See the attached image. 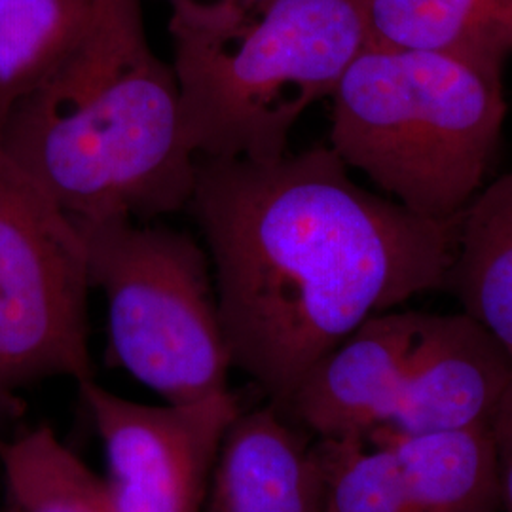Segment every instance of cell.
<instances>
[{
    "label": "cell",
    "mask_w": 512,
    "mask_h": 512,
    "mask_svg": "<svg viewBox=\"0 0 512 512\" xmlns=\"http://www.w3.org/2000/svg\"><path fill=\"white\" fill-rule=\"evenodd\" d=\"M202 230L232 366L279 408L366 319L444 289L458 219H423L349 177L330 147L198 160Z\"/></svg>",
    "instance_id": "1"
},
{
    "label": "cell",
    "mask_w": 512,
    "mask_h": 512,
    "mask_svg": "<svg viewBox=\"0 0 512 512\" xmlns=\"http://www.w3.org/2000/svg\"><path fill=\"white\" fill-rule=\"evenodd\" d=\"M0 147L73 219L150 222L190 202L198 156L143 0H95L71 55L21 99Z\"/></svg>",
    "instance_id": "2"
},
{
    "label": "cell",
    "mask_w": 512,
    "mask_h": 512,
    "mask_svg": "<svg viewBox=\"0 0 512 512\" xmlns=\"http://www.w3.org/2000/svg\"><path fill=\"white\" fill-rule=\"evenodd\" d=\"M330 145L385 198L423 219H458L501 141L503 76L458 57L365 46L330 97Z\"/></svg>",
    "instance_id": "3"
},
{
    "label": "cell",
    "mask_w": 512,
    "mask_h": 512,
    "mask_svg": "<svg viewBox=\"0 0 512 512\" xmlns=\"http://www.w3.org/2000/svg\"><path fill=\"white\" fill-rule=\"evenodd\" d=\"M198 160L270 162L365 50V0H268L220 29H171Z\"/></svg>",
    "instance_id": "4"
},
{
    "label": "cell",
    "mask_w": 512,
    "mask_h": 512,
    "mask_svg": "<svg viewBox=\"0 0 512 512\" xmlns=\"http://www.w3.org/2000/svg\"><path fill=\"white\" fill-rule=\"evenodd\" d=\"M90 287L105 294L109 361L164 403L230 391L232 357L207 251L184 232L133 219H74Z\"/></svg>",
    "instance_id": "5"
},
{
    "label": "cell",
    "mask_w": 512,
    "mask_h": 512,
    "mask_svg": "<svg viewBox=\"0 0 512 512\" xmlns=\"http://www.w3.org/2000/svg\"><path fill=\"white\" fill-rule=\"evenodd\" d=\"M88 289L73 217L0 147V416L40 380H93Z\"/></svg>",
    "instance_id": "6"
},
{
    "label": "cell",
    "mask_w": 512,
    "mask_h": 512,
    "mask_svg": "<svg viewBox=\"0 0 512 512\" xmlns=\"http://www.w3.org/2000/svg\"><path fill=\"white\" fill-rule=\"evenodd\" d=\"M107 459L116 512H202L228 427L243 410L230 391L196 403H135L95 380L78 384Z\"/></svg>",
    "instance_id": "7"
},
{
    "label": "cell",
    "mask_w": 512,
    "mask_h": 512,
    "mask_svg": "<svg viewBox=\"0 0 512 512\" xmlns=\"http://www.w3.org/2000/svg\"><path fill=\"white\" fill-rule=\"evenodd\" d=\"M427 313L384 311L353 330L302 378L283 408L319 440L365 439L387 427Z\"/></svg>",
    "instance_id": "8"
},
{
    "label": "cell",
    "mask_w": 512,
    "mask_h": 512,
    "mask_svg": "<svg viewBox=\"0 0 512 512\" xmlns=\"http://www.w3.org/2000/svg\"><path fill=\"white\" fill-rule=\"evenodd\" d=\"M511 376V357L475 319L463 311L427 313L385 429L425 435L490 427Z\"/></svg>",
    "instance_id": "9"
},
{
    "label": "cell",
    "mask_w": 512,
    "mask_h": 512,
    "mask_svg": "<svg viewBox=\"0 0 512 512\" xmlns=\"http://www.w3.org/2000/svg\"><path fill=\"white\" fill-rule=\"evenodd\" d=\"M327 469L277 404L241 410L228 427L202 512H323Z\"/></svg>",
    "instance_id": "10"
},
{
    "label": "cell",
    "mask_w": 512,
    "mask_h": 512,
    "mask_svg": "<svg viewBox=\"0 0 512 512\" xmlns=\"http://www.w3.org/2000/svg\"><path fill=\"white\" fill-rule=\"evenodd\" d=\"M366 46L458 57L501 74L512 54V0H365Z\"/></svg>",
    "instance_id": "11"
},
{
    "label": "cell",
    "mask_w": 512,
    "mask_h": 512,
    "mask_svg": "<svg viewBox=\"0 0 512 512\" xmlns=\"http://www.w3.org/2000/svg\"><path fill=\"white\" fill-rule=\"evenodd\" d=\"M403 471L408 512H499L501 484L490 427L406 435L376 429Z\"/></svg>",
    "instance_id": "12"
},
{
    "label": "cell",
    "mask_w": 512,
    "mask_h": 512,
    "mask_svg": "<svg viewBox=\"0 0 512 512\" xmlns=\"http://www.w3.org/2000/svg\"><path fill=\"white\" fill-rule=\"evenodd\" d=\"M444 289L512 361V171L484 186L461 213Z\"/></svg>",
    "instance_id": "13"
},
{
    "label": "cell",
    "mask_w": 512,
    "mask_h": 512,
    "mask_svg": "<svg viewBox=\"0 0 512 512\" xmlns=\"http://www.w3.org/2000/svg\"><path fill=\"white\" fill-rule=\"evenodd\" d=\"M95 0H0V128L71 55Z\"/></svg>",
    "instance_id": "14"
},
{
    "label": "cell",
    "mask_w": 512,
    "mask_h": 512,
    "mask_svg": "<svg viewBox=\"0 0 512 512\" xmlns=\"http://www.w3.org/2000/svg\"><path fill=\"white\" fill-rule=\"evenodd\" d=\"M8 501L19 512H116L105 480L55 437L37 427L0 444Z\"/></svg>",
    "instance_id": "15"
},
{
    "label": "cell",
    "mask_w": 512,
    "mask_h": 512,
    "mask_svg": "<svg viewBox=\"0 0 512 512\" xmlns=\"http://www.w3.org/2000/svg\"><path fill=\"white\" fill-rule=\"evenodd\" d=\"M319 444L327 469L323 512H408L401 463L391 446L374 437Z\"/></svg>",
    "instance_id": "16"
},
{
    "label": "cell",
    "mask_w": 512,
    "mask_h": 512,
    "mask_svg": "<svg viewBox=\"0 0 512 512\" xmlns=\"http://www.w3.org/2000/svg\"><path fill=\"white\" fill-rule=\"evenodd\" d=\"M171 10L169 31L220 29L255 12L268 0H165Z\"/></svg>",
    "instance_id": "17"
},
{
    "label": "cell",
    "mask_w": 512,
    "mask_h": 512,
    "mask_svg": "<svg viewBox=\"0 0 512 512\" xmlns=\"http://www.w3.org/2000/svg\"><path fill=\"white\" fill-rule=\"evenodd\" d=\"M503 511L512 512V376L490 423Z\"/></svg>",
    "instance_id": "18"
},
{
    "label": "cell",
    "mask_w": 512,
    "mask_h": 512,
    "mask_svg": "<svg viewBox=\"0 0 512 512\" xmlns=\"http://www.w3.org/2000/svg\"><path fill=\"white\" fill-rule=\"evenodd\" d=\"M4 512H19L18 511V507H16V505H14V503H10V501H8V507H6V511Z\"/></svg>",
    "instance_id": "19"
}]
</instances>
